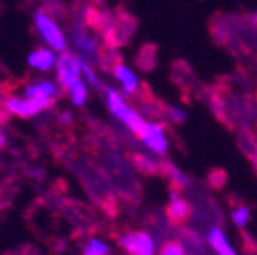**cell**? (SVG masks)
<instances>
[{
	"instance_id": "cell-7",
	"label": "cell",
	"mask_w": 257,
	"mask_h": 255,
	"mask_svg": "<svg viewBox=\"0 0 257 255\" xmlns=\"http://www.w3.org/2000/svg\"><path fill=\"white\" fill-rule=\"evenodd\" d=\"M140 140L145 143V147H149L154 154L165 156L168 150V140L165 136V127L161 123H147L143 134L140 136Z\"/></svg>"
},
{
	"instance_id": "cell-21",
	"label": "cell",
	"mask_w": 257,
	"mask_h": 255,
	"mask_svg": "<svg viewBox=\"0 0 257 255\" xmlns=\"http://www.w3.org/2000/svg\"><path fill=\"white\" fill-rule=\"evenodd\" d=\"M166 114H168L170 120L175 121V123H182V121L186 120V112L179 107H168L166 109Z\"/></svg>"
},
{
	"instance_id": "cell-10",
	"label": "cell",
	"mask_w": 257,
	"mask_h": 255,
	"mask_svg": "<svg viewBox=\"0 0 257 255\" xmlns=\"http://www.w3.org/2000/svg\"><path fill=\"white\" fill-rule=\"evenodd\" d=\"M207 241H209V244H211V248H213L218 255H237L236 250L230 246L229 239L225 237L221 228H218V227L211 228V230H209V235H207Z\"/></svg>"
},
{
	"instance_id": "cell-5",
	"label": "cell",
	"mask_w": 257,
	"mask_h": 255,
	"mask_svg": "<svg viewBox=\"0 0 257 255\" xmlns=\"http://www.w3.org/2000/svg\"><path fill=\"white\" fill-rule=\"evenodd\" d=\"M118 243L131 255H156L154 241L147 232H141V230L125 232V234L118 235Z\"/></svg>"
},
{
	"instance_id": "cell-18",
	"label": "cell",
	"mask_w": 257,
	"mask_h": 255,
	"mask_svg": "<svg viewBox=\"0 0 257 255\" xmlns=\"http://www.w3.org/2000/svg\"><path fill=\"white\" fill-rule=\"evenodd\" d=\"M70 93H72V100L75 105H84L86 102V96H88V89H86V84L84 82H75L70 88Z\"/></svg>"
},
{
	"instance_id": "cell-2",
	"label": "cell",
	"mask_w": 257,
	"mask_h": 255,
	"mask_svg": "<svg viewBox=\"0 0 257 255\" xmlns=\"http://www.w3.org/2000/svg\"><path fill=\"white\" fill-rule=\"evenodd\" d=\"M56 100L50 98H18V96H6L4 98V109L9 114L20 116V118H32L40 111L52 109Z\"/></svg>"
},
{
	"instance_id": "cell-1",
	"label": "cell",
	"mask_w": 257,
	"mask_h": 255,
	"mask_svg": "<svg viewBox=\"0 0 257 255\" xmlns=\"http://www.w3.org/2000/svg\"><path fill=\"white\" fill-rule=\"evenodd\" d=\"M72 34H73V45H75L77 52L80 54V57H82V59L88 57V59H93L98 63L104 48L100 47V41L88 32V27L84 25V22L75 18V20H73Z\"/></svg>"
},
{
	"instance_id": "cell-3",
	"label": "cell",
	"mask_w": 257,
	"mask_h": 255,
	"mask_svg": "<svg viewBox=\"0 0 257 255\" xmlns=\"http://www.w3.org/2000/svg\"><path fill=\"white\" fill-rule=\"evenodd\" d=\"M34 25H36L41 38H43L50 47L64 52V48H66L64 34L61 32V29L57 27L56 22L48 16V13L45 11V9H36V11H34Z\"/></svg>"
},
{
	"instance_id": "cell-19",
	"label": "cell",
	"mask_w": 257,
	"mask_h": 255,
	"mask_svg": "<svg viewBox=\"0 0 257 255\" xmlns=\"http://www.w3.org/2000/svg\"><path fill=\"white\" fill-rule=\"evenodd\" d=\"M159 255H188V253H186V248L182 246V243L172 239V241H166V243L161 246Z\"/></svg>"
},
{
	"instance_id": "cell-17",
	"label": "cell",
	"mask_w": 257,
	"mask_h": 255,
	"mask_svg": "<svg viewBox=\"0 0 257 255\" xmlns=\"http://www.w3.org/2000/svg\"><path fill=\"white\" fill-rule=\"evenodd\" d=\"M111 248L100 239H89L84 246V255H109Z\"/></svg>"
},
{
	"instance_id": "cell-25",
	"label": "cell",
	"mask_w": 257,
	"mask_h": 255,
	"mask_svg": "<svg viewBox=\"0 0 257 255\" xmlns=\"http://www.w3.org/2000/svg\"><path fill=\"white\" fill-rule=\"evenodd\" d=\"M255 168H257V159H255Z\"/></svg>"
},
{
	"instance_id": "cell-23",
	"label": "cell",
	"mask_w": 257,
	"mask_h": 255,
	"mask_svg": "<svg viewBox=\"0 0 257 255\" xmlns=\"http://www.w3.org/2000/svg\"><path fill=\"white\" fill-rule=\"evenodd\" d=\"M6 143H8V141H6V134L2 132V127H0V150H4Z\"/></svg>"
},
{
	"instance_id": "cell-8",
	"label": "cell",
	"mask_w": 257,
	"mask_h": 255,
	"mask_svg": "<svg viewBox=\"0 0 257 255\" xmlns=\"http://www.w3.org/2000/svg\"><path fill=\"white\" fill-rule=\"evenodd\" d=\"M105 96H107V105H109V109H111V112L116 116L118 120L125 123L127 118L131 116V112H133V109L125 104L123 98H121L120 93H118L116 89L105 88Z\"/></svg>"
},
{
	"instance_id": "cell-20",
	"label": "cell",
	"mask_w": 257,
	"mask_h": 255,
	"mask_svg": "<svg viewBox=\"0 0 257 255\" xmlns=\"http://www.w3.org/2000/svg\"><path fill=\"white\" fill-rule=\"evenodd\" d=\"M80 70L86 73V77H88V82L91 84L93 88L95 89H100L102 86H100V80H98V77L95 75V72H93V68L88 64V61H84L82 57H80Z\"/></svg>"
},
{
	"instance_id": "cell-15",
	"label": "cell",
	"mask_w": 257,
	"mask_h": 255,
	"mask_svg": "<svg viewBox=\"0 0 257 255\" xmlns=\"http://www.w3.org/2000/svg\"><path fill=\"white\" fill-rule=\"evenodd\" d=\"M136 64L141 70H150L156 64V47L152 45H145L140 52V59L136 61Z\"/></svg>"
},
{
	"instance_id": "cell-11",
	"label": "cell",
	"mask_w": 257,
	"mask_h": 255,
	"mask_svg": "<svg viewBox=\"0 0 257 255\" xmlns=\"http://www.w3.org/2000/svg\"><path fill=\"white\" fill-rule=\"evenodd\" d=\"M112 73H114V77H116V79L121 82V86H123V91L127 93V95H131V96L136 95L138 89H140V82H138L136 75H134V73L131 72V70H128L123 63L118 64V66L112 70Z\"/></svg>"
},
{
	"instance_id": "cell-12",
	"label": "cell",
	"mask_w": 257,
	"mask_h": 255,
	"mask_svg": "<svg viewBox=\"0 0 257 255\" xmlns=\"http://www.w3.org/2000/svg\"><path fill=\"white\" fill-rule=\"evenodd\" d=\"M161 173L166 175V179L170 180L172 189L181 191V189H184L186 186H188V177H186L177 166H173L172 163H168V161H161Z\"/></svg>"
},
{
	"instance_id": "cell-16",
	"label": "cell",
	"mask_w": 257,
	"mask_h": 255,
	"mask_svg": "<svg viewBox=\"0 0 257 255\" xmlns=\"http://www.w3.org/2000/svg\"><path fill=\"white\" fill-rule=\"evenodd\" d=\"M230 216H232V221L236 227L245 228L250 221V209L246 207V205H243V203H237L236 207H232Z\"/></svg>"
},
{
	"instance_id": "cell-9",
	"label": "cell",
	"mask_w": 257,
	"mask_h": 255,
	"mask_svg": "<svg viewBox=\"0 0 257 255\" xmlns=\"http://www.w3.org/2000/svg\"><path fill=\"white\" fill-rule=\"evenodd\" d=\"M24 93H25V96H27V98H50V100H57V96H59V91H57V88L54 86L52 82H48V80H38L36 84L27 86Z\"/></svg>"
},
{
	"instance_id": "cell-24",
	"label": "cell",
	"mask_w": 257,
	"mask_h": 255,
	"mask_svg": "<svg viewBox=\"0 0 257 255\" xmlns=\"http://www.w3.org/2000/svg\"><path fill=\"white\" fill-rule=\"evenodd\" d=\"M0 91L4 93V84H0Z\"/></svg>"
},
{
	"instance_id": "cell-4",
	"label": "cell",
	"mask_w": 257,
	"mask_h": 255,
	"mask_svg": "<svg viewBox=\"0 0 257 255\" xmlns=\"http://www.w3.org/2000/svg\"><path fill=\"white\" fill-rule=\"evenodd\" d=\"M80 73V56L72 52H63V56L57 59V80L64 91H70L73 84L79 82Z\"/></svg>"
},
{
	"instance_id": "cell-22",
	"label": "cell",
	"mask_w": 257,
	"mask_h": 255,
	"mask_svg": "<svg viewBox=\"0 0 257 255\" xmlns=\"http://www.w3.org/2000/svg\"><path fill=\"white\" fill-rule=\"evenodd\" d=\"M225 180H227V175H225L221 170H214V172L209 175V182L213 184L214 188H221L225 184Z\"/></svg>"
},
{
	"instance_id": "cell-14",
	"label": "cell",
	"mask_w": 257,
	"mask_h": 255,
	"mask_svg": "<svg viewBox=\"0 0 257 255\" xmlns=\"http://www.w3.org/2000/svg\"><path fill=\"white\" fill-rule=\"evenodd\" d=\"M131 161L136 166L138 172L145 173V175H154V173H161V163H157L154 157L147 156V154H133Z\"/></svg>"
},
{
	"instance_id": "cell-13",
	"label": "cell",
	"mask_w": 257,
	"mask_h": 255,
	"mask_svg": "<svg viewBox=\"0 0 257 255\" xmlns=\"http://www.w3.org/2000/svg\"><path fill=\"white\" fill-rule=\"evenodd\" d=\"M54 61H56V57H54V54L50 52V50H47V48H36L34 52L29 54V66L36 68V70H41V72H47V70H50V68L54 66Z\"/></svg>"
},
{
	"instance_id": "cell-6",
	"label": "cell",
	"mask_w": 257,
	"mask_h": 255,
	"mask_svg": "<svg viewBox=\"0 0 257 255\" xmlns=\"http://www.w3.org/2000/svg\"><path fill=\"white\" fill-rule=\"evenodd\" d=\"M189 214H191V205L179 195L177 189L170 191V203L166 207V216H168V221L173 227H181L188 221Z\"/></svg>"
}]
</instances>
